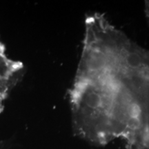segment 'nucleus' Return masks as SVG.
Returning a JSON list of instances; mask_svg holds the SVG:
<instances>
[{"label":"nucleus","instance_id":"2","mask_svg":"<svg viewBox=\"0 0 149 149\" xmlns=\"http://www.w3.org/2000/svg\"><path fill=\"white\" fill-rule=\"evenodd\" d=\"M24 65L10 58L0 41V112L13 88L22 75Z\"/></svg>","mask_w":149,"mask_h":149},{"label":"nucleus","instance_id":"1","mask_svg":"<svg viewBox=\"0 0 149 149\" xmlns=\"http://www.w3.org/2000/svg\"><path fill=\"white\" fill-rule=\"evenodd\" d=\"M68 96L76 127L91 138L103 140L142 126L144 109L132 86L118 67L98 56L81 55Z\"/></svg>","mask_w":149,"mask_h":149},{"label":"nucleus","instance_id":"3","mask_svg":"<svg viewBox=\"0 0 149 149\" xmlns=\"http://www.w3.org/2000/svg\"><path fill=\"white\" fill-rule=\"evenodd\" d=\"M146 109H149V107H145V108H144V110Z\"/></svg>","mask_w":149,"mask_h":149}]
</instances>
